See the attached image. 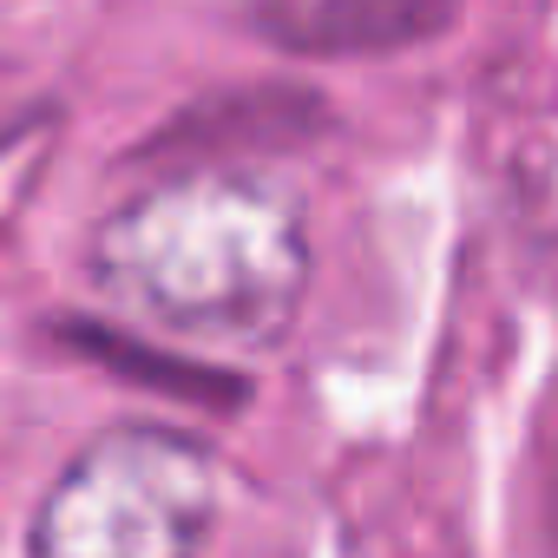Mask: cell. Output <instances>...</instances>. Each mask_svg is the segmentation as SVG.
Returning a JSON list of instances; mask_svg holds the SVG:
<instances>
[{
	"label": "cell",
	"instance_id": "7a4b0ae2",
	"mask_svg": "<svg viewBox=\"0 0 558 558\" xmlns=\"http://www.w3.org/2000/svg\"><path fill=\"white\" fill-rule=\"evenodd\" d=\"M217 512L210 453L151 421L93 434L47 486L27 558H197Z\"/></svg>",
	"mask_w": 558,
	"mask_h": 558
},
{
	"label": "cell",
	"instance_id": "3957f363",
	"mask_svg": "<svg viewBox=\"0 0 558 558\" xmlns=\"http://www.w3.org/2000/svg\"><path fill=\"white\" fill-rule=\"evenodd\" d=\"M460 0H243L256 40L296 60H375L440 40Z\"/></svg>",
	"mask_w": 558,
	"mask_h": 558
},
{
	"label": "cell",
	"instance_id": "277c9868",
	"mask_svg": "<svg viewBox=\"0 0 558 558\" xmlns=\"http://www.w3.org/2000/svg\"><path fill=\"white\" fill-rule=\"evenodd\" d=\"M538 558H558V447H551L545 486H538Z\"/></svg>",
	"mask_w": 558,
	"mask_h": 558
},
{
	"label": "cell",
	"instance_id": "6da1fadb",
	"mask_svg": "<svg viewBox=\"0 0 558 558\" xmlns=\"http://www.w3.org/2000/svg\"><path fill=\"white\" fill-rule=\"evenodd\" d=\"M93 276L165 336L276 349L310 290L303 197L256 171L165 178L99 223Z\"/></svg>",
	"mask_w": 558,
	"mask_h": 558
}]
</instances>
